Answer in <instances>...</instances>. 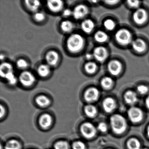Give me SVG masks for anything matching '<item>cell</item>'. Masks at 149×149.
<instances>
[{"label":"cell","mask_w":149,"mask_h":149,"mask_svg":"<svg viewBox=\"0 0 149 149\" xmlns=\"http://www.w3.org/2000/svg\"><path fill=\"white\" fill-rule=\"evenodd\" d=\"M111 125L113 131L117 134L124 132L126 128V122L121 115H115L110 118Z\"/></svg>","instance_id":"cell-2"},{"label":"cell","mask_w":149,"mask_h":149,"mask_svg":"<svg viewBox=\"0 0 149 149\" xmlns=\"http://www.w3.org/2000/svg\"><path fill=\"white\" fill-rule=\"evenodd\" d=\"M128 5L130 7L136 8L139 5V1H128Z\"/></svg>","instance_id":"cell-37"},{"label":"cell","mask_w":149,"mask_h":149,"mask_svg":"<svg viewBox=\"0 0 149 149\" xmlns=\"http://www.w3.org/2000/svg\"><path fill=\"white\" fill-rule=\"evenodd\" d=\"M81 130L83 135L87 138L93 137L96 133V130L95 126L89 123L83 124L81 125Z\"/></svg>","instance_id":"cell-5"},{"label":"cell","mask_w":149,"mask_h":149,"mask_svg":"<svg viewBox=\"0 0 149 149\" xmlns=\"http://www.w3.org/2000/svg\"><path fill=\"white\" fill-rule=\"evenodd\" d=\"M103 106L106 112H111L116 108V102L113 98L108 97L104 101Z\"/></svg>","instance_id":"cell-15"},{"label":"cell","mask_w":149,"mask_h":149,"mask_svg":"<svg viewBox=\"0 0 149 149\" xmlns=\"http://www.w3.org/2000/svg\"><path fill=\"white\" fill-rule=\"evenodd\" d=\"M47 5L49 10L54 13H57L62 9L63 3L60 0H54L48 1Z\"/></svg>","instance_id":"cell-12"},{"label":"cell","mask_w":149,"mask_h":149,"mask_svg":"<svg viewBox=\"0 0 149 149\" xmlns=\"http://www.w3.org/2000/svg\"><path fill=\"white\" fill-rule=\"evenodd\" d=\"M13 72L12 65L8 63H3L0 67V75L1 77L6 78L8 75Z\"/></svg>","instance_id":"cell-14"},{"label":"cell","mask_w":149,"mask_h":149,"mask_svg":"<svg viewBox=\"0 0 149 149\" xmlns=\"http://www.w3.org/2000/svg\"><path fill=\"white\" fill-rule=\"evenodd\" d=\"M93 56H93V55L91 54H87L86 56V58L88 59H91Z\"/></svg>","instance_id":"cell-42"},{"label":"cell","mask_w":149,"mask_h":149,"mask_svg":"<svg viewBox=\"0 0 149 149\" xmlns=\"http://www.w3.org/2000/svg\"><path fill=\"white\" fill-rule=\"evenodd\" d=\"M5 148L6 149H20V145L17 140H10L6 144Z\"/></svg>","instance_id":"cell-28"},{"label":"cell","mask_w":149,"mask_h":149,"mask_svg":"<svg viewBox=\"0 0 149 149\" xmlns=\"http://www.w3.org/2000/svg\"><path fill=\"white\" fill-rule=\"evenodd\" d=\"M61 28L63 32L68 33L72 31L74 28V24L70 21H64L62 22Z\"/></svg>","instance_id":"cell-23"},{"label":"cell","mask_w":149,"mask_h":149,"mask_svg":"<svg viewBox=\"0 0 149 149\" xmlns=\"http://www.w3.org/2000/svg\"><path fill=\"white\" fill-rule=\"evenodd\" d=\"M4 56L3 55L1 54V56H0V58H1V60H3V59H4Z\"/></svg>","instance_id":"cell-43"},{"label":"cell","mask_w":149,"mask_h":149,"mask_svg":"<svg viewBox=\"0 0 149 149\" xmlns=\"http://www.w3.org/2000/svg\"><path fill=\"white\" fill-rule=\"evenodd\" d=\"M25 3L28 8L33 12H36L40 6V1L37 0H27Z\"/></svg>","instance_id":"cell-20"},{"label":"cell","mask_w":149,"mask_h":149,"mask_svg":"<svg viewBox=\"0 0 149 149\" xmlns=\"http://www.w3.org/2000/svg\"><path fill=\"white\" fill-rule=\"evenodd\" d=\"M132 47L133 49L139 53L144 51L146 47L145 42L140 39H136L132 42Z\"/></svg>","instance_id":"cell-16"},{"label":"cell","mask_w":149,"mask_h":149,"mask_svg":"<svg viewBox=\"0 0 149 149\" xmlns=\"http://www.w3.org/2000/svg\"><path fill=\"white\" fill-rule=\"evenodd\" d=\"M127 146L130 149H140V143L136 139H131L128 141Z\"/></svg>","instance_id":"cell-27"},{"label":"cell","mask_w":149,"mask_h":149,"mask_svg":"<svg viewBox=\"0 0 149 149\" xmlns=\"http://www.w3.org/2000/svg\"><path fill=\"white\" fill-rule=\"evenodd\" d=\"M146 107L149 109V96L146 98Z\"/></svg>","instance_id":"cell-41"},{"label":"cell","mask_w":149,"mask_h":149,"mask_svg":"<svg viewBox=\"0 0 149 149\" xmlns=\"http://www.w3.org/2000/svg\"><path fill=\"white\" fill-rule=\"evenodd\" d=\"M137 89L139 93L141 95H144L148 91V87L144 85H139L138 86Z\"/></svg>","instance_id":"cell-33"},{"label":"cell","mask_w":149,"mask_h":149,"mask_svg":"<svg viewBox=\"0 0 149 149\" xmlns=\"http://www.w3.org/2000/svg\"></svg>","instance_id":"cell-45"},{"label":"cell","mask_w":149,"mask_h":149,"mask_svg":"<svg viewBox=\"0 0 149 149\" xmlns=\"http://www.w3.org/2000/svg\"><path fill=\"white\" fill-rule=\"evenodd\" d=\"M20 82L22 85L26 87H29L32 85L35 81L34 76L29 71H24L20 75Z\"/></svg>","instance_id":"cell-4"},{"label":"cell","mask_w":149,"mask_h":149,"mask_svg":"<svg viewBox=\"0 0 149 149\" xmlns=\"http://www.w3.org/2000/svg\"><path fill=\"white\" fill-rule=\"evenodd\" d=\"M50 71V68L47 64H42L38 68V74L42 77L47 76L49 74Z\"/></svg>","instance_id":"cell-21"},{"label":"cell","mask_w":149,"mask_h":149,"mask_svg":"<svg viewBox=\"0 0 149 149\" xmlns=\"http://www.w3.org/2000/svg\"><path fill=\"white\" fill-rule=\"evenodd\" d=\"M83 37L78 34L71 35L67 40V47L70 52L76 53L80 52L84 46Z\"/></svg>","instance_id":"cell-1"},{"label":"cell","mask_w":149,"mask_h":149,"mask_svg":"<svg viewBox=\"0 0 149 149\" xmlns=\"http://www.w3.org/2000/svg\"><path fill=\"white\" fill-rule=\"evenodd\" d=\"M118 1H105V2L107 4H109V5H114L116 3L118 2Z\"/></svg>","instance_id":"cell-39"},{"label":"cell","mask_w":149,"mask_h":149,"mask_svg":"<svg viewBox=\"0 0 149 149\" xmlns=\"http://www.w3.org/2000/svg\"><path fill=\"white\" fill-rule=\"evenodd\" d=\"M133 19L136 24H143L147 19V13L144 9L139 8L133 14Z\"/></svg>","instance_id":"cell-8"},{"label":"cell","mask_w":149,"mask_h":149,"mask_svg":"<svg viewBox=\"0 0 149 149\" xmlns=\"http://www.w3.org/2000/svg\"><path fill=\"white\" fill-rule=\"evenodd\" d=\"M93 55L97 61L103 62L107 58L108 52L107 49L104 47H97L94 49Z\"/></svg>","instance_id":"cell-11"},{"label":"cell","mask_w":149,"mask_h":149,"mask_svg":"<svg viewBox=\"0 0 149 149\" xmlns=\"http://www.w3.org/2000/svg\"><path fill=\"white\" fill-rule=\"evenodd\" d=\"M88 13V9L85 5H79L73 11V15L76 19H80L85 17Z\"/></svg>","instance_id":"cell-7"},{"label":"cell","mask_w":149,"mask_h":149,"mask_svg":"<svg viewBox=\"0 0 149 149\" xmlns=\"http://www.w3.org/2000/svg\"><path fill=\"white\" fill-rule=\"evenodd\" d=\"M98 130L102 132H105L107 130L108 127L107 125L104 123H101L98 125Z\"/></svg>","instance_id":"cell-36"},{"label":"cell","mask_w":149,"mask_h":149,"mask_svg":"<svg viewBox=\"0 0 149 149\" xmlns=\"http://www.w3.org/2000/svg\"><path fill=\"white\" fill-rule=\"evenodd\" d=\"M116 39L118 43L122 45H127L132 41V35L127 29H121L116 33Z\"/></svg>","instance_id":"cell-3"},{"label":"cell","mask_w":149,"mask_h":149,"mask_svg":"<svg viewBox=\"0 0 149 149\" xmlns=\"http://www.w3.org/2000/svg\"><path fill=\"white\" fill-rule=\"evenodd\" d=\"M59 56L58 53L55 51H50L46 55V61L48 64L50 66H54L59 61Z\"/></svg>","instance_id":"cell-13"},{"label":"cell","mask_w":149,"mask_h":149,"mask_svg":"<svg viewBox=\"0 0 149 149\" xmlns=\"http://www.w3.org/2000/svg\"><path fill=\"white\" fill-rule=\"evenodd\" d=\"M63 15L64 16L68 17L73 15V12H72L70 9H65L63 11Z\"/></svg>","instance_id":"cell-38"},{"label":"cell","mask_w":149,"mask_h":149,"mask_svg":"<svg viewBox=\"0 0 149 149\" xmlns=\"http://www.w3.org/2000/svg\"><path fill=\"white\" fill-rule=\"evenodd\" d=\"M122 66L121 63L117 60L111 61L108 64L109 72L112 75L117 76L119 74L122 70Z\"/></svg>","instance_id":"cell-9"},{"label":"cell","mask_w":149,"mask_h":149,"mask_svg":"<svg viewBox=\"0 0 149 149\" xmlns=\"http://www.w3.org/2000/svg\"><path fill=\"white\" fill-rule=\"evenodd\" d=\"M128 116L132 122L138 123L143 118V112L139 108L132 107L128 111Z\"/></svg>","instance_id":"cell-6"},{"label":"cell","mask_w":149,"mask_h":149,"mask_svg":"<svg viewBox=\"0 0 149 149\" xmlns=\"http://www.w3.org/2000/svg\"><path fill=\"white\" fill-rule=\"evenodd\" d=\"M35 19L38 22H41L44 20L45 18V15L42 13L38 12L36 13L34 16Z\"/></svg>","instance_id":"cell-34"},{"label":"cell","mask_w":149,"mask_h":149,"mask_svg":"<svg viewBox=\"0 0 149 149\" xmlns=\"http://www.w3.org/2000/svg\"><path fill=\"white\" fill-rule=\"evenodd\" d=\"M113 81L111 77H106L102 79L101 81V85L105 89H109L111 87Z\"/></svg>","instance_id":"cell-29"},{"label":"cell","mask_w":149,"mask_h":149,"mask_svg":"<svg viewBox=\"0 0 149 149\" xmlns=\"http://www.w3.org/2000/svg\"><path fill=\"white\" fill-rule=\"evenodd\" d=\"M4 114H5V109L3 108L2 105H1V118L3 116Z\"/></svg>","instance_id":"cell-40"},{"label":"cell","mask_w":149,"mask_h":149,"mask_svg":"<svg viewBox=\"0 0 149 149\" xmlns=\"http://www.w3.org/2000/svg\"><path fill=\"white\" fill-rule=\"evenodd\" d=\"M147 135L149 137V126L148 127V129H147Z\"/></svg>","instance_id":"cell-44"},{"label":"cell","mask_w":149,"mask_h":149,"mask_svg":"<svg viewBox=\"0 0 149 149\" xmlns=\"http://www.w3.org/2000/svg\"><path fill=\"white\" fill-rule=\"evenodd\" d=\"M99 96V91L95 88L88 89L84 93V98L88 102H94L96 101Z\"/></svg>","instance_id":"cell-10"},{"label":"cell","mask_w":149,"mask_h":149,"mask_svg":"<svg viewBox=\"0 0 149 149\" xmlns=\"http://www.w3.org/2000/svg\"><path fill=\"white\" fill-rule=\"evenodd\" d=\"M16 65L17 67L20 69H25L28 67V63L26 61H25L24 59H19L18 60L16 63Z\"/></svg>","instance_id":"cell-32"},{"label":"cell","mask_w":149,"mask_h":149,"mask_svg":"<svg viewBox=\"0 0 149 149\" xmlns=\"http://www.w3.org/2000/svg\"><path fill=\"white\" fill-rule=\"evenodd\" d=\"M84 111L86 115L90 117H94L97 113L96 108L92 105L86 106L84 108Z\"/></svg>","instance_id":"cell-24"},{"label":"cell","mask_w":149,"mask_h":149,"mask_svg":"<svg viewBox=\"0 0 149 149\" xmlns=\"http://www.w3.org/2000/svg\"><path fill=\"white\" fill-rule=\"evenodd\" d=\"M124 97L126 103L131 105L134 104L137 101L136 94L131 91H127Z\"/></svg>","instance_id":"cell-18"},{"label":"cell","mask_w":149,"mask_h":149,"mask_svg":"<svg viewBox=\"0 0 149 149\" xmlns=\"http://www.w3.org/2000/svg\"><path fill=\"white\" fill-rule=\"evenodd\" d=\"M81 27L84 32L86 33H89L94 29L95 24L91 20L86 19L82 22Z\"/></svg>","instance_id":"cell-17"},{"label":"cell","mask_w":149,"mask_h":149,"mask_svg":"<svg viewBox=\"0 0 149 149\" xmlns=\"http://www.w3.org/2000/svg\"><path fill=\"white\" fill-rule=\"evenodd\" d=\"M73 149H85V144L83 142L81 141H77L75 142L73 145Z\"/></svg>","instance_id":"cell-35"},{"label":"cell","mask_w":149,"mask_h":149,"mask_svg":"<svg viewBox=\"0 0 149 149\" xmlns=\"http://www.w3.org/2000/svg\"><path fill=\"white\" fill-rule=\"evenodd\" d=\"M97 68V66L95 63L89 62L87 63L84 66L85 71L90 74L95 73Z\"/></svg>","instance_id":"cell-25"},{"label":"cell","mask_w":149,"mask_h":149,"mask_svg":"<svg viewBox=\"0 0 149 149\" xmlns=\"http://www.w3.org/2000/svg\"><path fill=\"white\" fill-rule=\"evenodd\" d=\"M52 117L49 114L42 115L40 119V124L42 127L44 129L48 128L52 123Z\"/></svg>","instance_id":"cell-19"},{"label":"cell","mask_w":149,"mask_h":149,"mask_svg":"<svg viewBox=\"0 0 149 149\" xmlns=\"http://www.w3.org/2000/svg\"><path fill=\"white\" fill-rule=\"evenodd\" d=\"M104 26L106 29L111 31L115 29L116 24L112 20L108 19L104 21Z\"/></svg>","instance_id":"cell-30"},{"label":"cell","mask_w":149,"mask_h":149,"mask_svg":"<svg viewBox=\"0 0 149 149\" xmlns=\"http://www.w3.org/2000/svg\"><path fill=\"white\" fill-rule=\"evenodd\" d=\"M55 149H69L68 144L65 141H60L55 145Z\"/></svg>","instance_id":"cell-31"},{"label":"cell","mask_w":149,"mask_h":149,"mask_svg":"<svg viewBox=\"0 0 149 149\" xmlns=\"http://www.w3.org/2000/svg\"><path fill=\"white\" fill-rule=\"evenodd\" d=\"M95 39L97 42H105L108 39V36L104 32L98 31L95 34Z\"/></svg>","instance_id":"cell-22"},{"label":"cell","mask_w":149,"mask_h":149,"mask_svg":"<svg viewBox=\"0 0 149 149\" xmlns=\"http://www.w3.org/2000/svg\"><path fill=\"white\" fill-rule=\"evenodd\" d=\"M36 102L40 106L44 107L49 104L50 101L47 97L40 95L36 98Z\"/></svg>","instance_id":"cell-26"}]
</instances>
